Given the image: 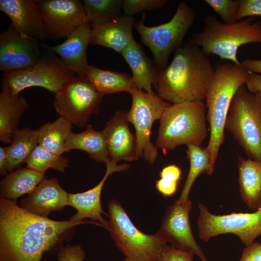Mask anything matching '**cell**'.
<instances>
[{
	"mask_svg": "<svg viewBox=\"0 0 261 261\" xmlns=\"http://www.w3.org/2000/svg\"><path fill=\"white\" fill-rule=\"evenodd\" d=\"M87 78L103 95L123 91L130 93L135 87L129 74L101 69L90 64Z\"/></svg>",
	"mask_w": 261,
	"mask_h": 261,
	"instance_id": "obj_27",
	"label": "cell"
},
{
	"mask_svg": "<svg viewBox=\"0 0 261 261\" xmlns=\"http://www.w3.org/2000/svg\"><path fill=\"white\" fill-rule=\"evenodd\" d=\"M88 222L94 223L39 216L0 197V261H41L71 239L76 226Z\"/></svg>",
	"mask_w": 261,
	"mask_h": 261,
	"instance_id": "obj_1",
	"label": "cell"
},
{
	"mask_svg": "<svg viewBox=\"0 0 261 261\" xmlns=\"http://www.w3.org/2000/svg\"><path fill=\"white\" fill-rule=\"evenodd\" d=\"M74 74L59 57L51 52H44L40 59L31 67L3 72L1 87L2 91L14 96L19 95L23 90L33 87H43L56 93Z\"/></svg>",
	"mask_w": 261,
	"mask_h": 261,
	"instance_id": "obj_9",
	"label": "cell"
},
{
	"mask_svg": "<svg viewBox=\"0 0 261 261\" xmlns=\"http://www.w3.org/2000/svg\"><path fill=\"white\" fill-rule=\"evenodd\" d=\"M37 2L46 38L67 39L78 27L89 23L81 0H39Z\"/></svg>",
	"mask_w": 261,
	"mask_h": 261,
	"instance_id": "obj_13",
	"label": "cell"
},
{
	"mask_svg": "<svg viewBox=\"0 0 261 261\" xmlns=\"http://www.w3.org/2000/svg\"><path fill=\"white\" fill-rule=\"evenodd\" d=\"M74 149L86 152L96 162L109 160L103 130H95L90 124L82 132L70 133L65 144V152Z\"/></svg>",
	"mask_w": 261,
	"mask_h": 261,
	"instance_id": "obj_26",
	"label": "cell"
},
{
	"mask_svg": "<svg viewBox=\"0 0 261 261\" xmlns=\"http://www.w3.org/2000/svg\"><path fill=\"white\" fill-rule=\"evenodd\" d=\"M253 20L249 17L225 24L207 15L203 18V29L193 34L189 43L201 47L207 55H216L221 59L241 65L237 57L239 47L249 43H261V23L253 22Z\"/></svg>",
	"mask_w": 261,
	"mask_h": 261,
	"instance_id": "obj_4",
	"label": "cell"
},
{
	"mask_svg": "<svg viewBox=\"0 0 261 261\" xmlns=\"http://www.w3.org/2000/svg\"><path fill=\"white\" fill-rule=\"evenodd\" d=\"M8 146L0 147V174L4 175L7 174V156Z\"/></svg>",
	"mask_w": 261,
	"mask_h": 261,
	"instance_id": "obj_42",
	"label": "cell"
},
{
	"mask_svg": "<svg viewBox=\"0 0 261 261\" xmlns=\"http://www.w3.org/2000/svg\"><path fill=\"white\" fill-rule=\"evenodd\" d=\"M29 104L23 97L2 91L0 94V140L11 143L14 132Z\"/></svg>",
	"mask_w": 261,
	"mask_h": 261,
	"instance_id": "obj_25",
	"label": "cell"
},
{
	"mask_svg": "<svg viewBox=\"0 0 261 261\" xmlns=\"http://www.w3.org/2000/svg\"><path fill=\"white\" fill-rule=\"evenodd\" d=\"M143 13L141 20L134 23L142 43L147 46L154 57V62L159 71L168 65L171 54L182 45L183 40L195 20V13L186 2L179 3L176 12L168 22L156 26L148 27Z\"/></svg>",
	"mask_w": 261,
	"mask_h": 261,
	"instance_id": "obj_8",
	"label": "cell"
},
{
	"mask_svg": "<svg viewBox=\"0 0 261 261\" xmlns=\"http://www.w3.org/2000/svg\"><path fill=\"white\" fill-rule=\"evenodd\" d=\"M187 154L190 165L186 182L178 199L181 202L189 200L191 188L200 174L205 173L211 175L213 173L210 166V154L206 147L187 145Z\"/></svg>",
	"mask_w": 261,
	"mask_h": 261,
	"instance_id": "obj_30",
	"label": "cell"
},
{
	"mask_svg": "<svg viewBox=\"0 0 261 261\" xmlns=\"http://www.w3.org/2000/svg\"><path fill=\"white\" fill-rule=\"evenodd\" d=\"M214 72L210 59L200 47L190 43L182 45L171 63L160 71L157 95L172 104L203 102Z\"/></svg>",
	"mask_w": 261,
	"mask_h": 261,
	"instance_id": "obj_2",
	"label": "cell"
},
{
	"mask_svg": "<svg viewBox=\"0 0 261 261\" xmlns=\"http://www.w3.org/2000/svg\"><path fill=\"white\" fill-rule=\"evenodd\" d=\"M38 145V130L29 128L17 130L13 135L10 145L8 146V172L20 167Z\"/></svg>",
	"mask_w": 261,
	"mask_h": 261,
	"instance_id": "obj_29",
	"label": "cell"
},
{
	"mask_svg": "<svg viewBox=\"0 0 261 261\" xmlns=\"http://www.w3.org/2000/svg\"><path fill=\"white\" fill-rule=\"evenodd\" d=\"M225 129L230 132L248 158L261 160V92H249L241 86L232 98Z\"/></svg>",
	"mask_w": 261,
	"mask_h": 261,
	"instance_id": "obj_7",
	"label": "cell"
},
{
	"mask_svg": "<svg viewBox=\"0 0 261 261\" xmlns=\"http://www.w3.org/2000/svg\"><path fill=\"white\" fill-rule=\"evenodd\" d=\"M68 194L56 178L44 179L20 206L34 215L47 217L52 211H61L68 205Z\"/></svg>",
	"mask_w": 261,
	"mask_h": 261,
	"instance_id": "obj_20",
	"label": "cell"
},
{
	"mask_svg": "<svg viewBox=\"0 0 261 261\" xmlns=\"http://www.w3.org/2000/svg\"><path fill=\"white\" fill-rule=\"evenodd\" d=\"M134 18L123 15L111 22L101 25H91L90 44L99 45L122 54L130 42Z\"/></svg>",
	"mask_w": 261,
	"mask_h": 261,
	"instance_id": "obj_21",
	"label": "cell"
},
{
	"mask_svg": "<svg viewBox=\"0 0 261 261\" xmlns=\"http://www.w3.org/2000/svg\"><path fill=\"white\" fill-rule=\"evenodd\" d=\"M255 15L261 16V0H240L235 15L236 21Z\"/></svg>",
	"mask_w": 261,
	"mask_h": 261,
	"instance_id": "obj_36",
	"label": "cell"
},
{
	"mask_svg": "<svg viewBox=\"0 0 261 261\" xmlns=\"http://www.w3.org/2000/svg\"><path fill=\"white\" fill-rule=\"evenodd\" d=\"M190 200L186 202L176 200L167 207L157 232L168 243L175 248L196 255L202 261H209L194 237L190 227Z\"/></svg>",
	"mask_w": 261,
	"mask_h": 261,
	"instance_id": "obj_14",
	"label": "cell"
},
{
	"mask_svg": "<svg viewBox=\"0 0 261 261\" xmlns=\"http://www.w3.org/2000/svg\"><path fill=\"white\" fill-rule=\"evenodd\" d=\"M45 178L44 173L27 167L18 168L0 181V197L16 202L23 195L31 193Z\"/></svg>",
	"mask_w": 261,
	"mask_h": 261,
	"instance_id": "obj_24",
	"label": "cell"
},
{
	"mask_svg": "<svg viewBox=\"0 0 261 261\" xmlns=\"http://www.w3.org/2000/svg\"><path fill=\"white\" fill-rule=\"evenodd\" d=\"M194 255L167 245L162 251L161 261H194Z\"/></svg>",
	"mask_w": 261,
	"mask_h": 261,
	"instance_id": "obj_38",
	"label": "cell"
},
{
	"mask_svg": "<svg viewBox=\"0 0 261 261\" xmlns=\"http://www.w3.org/2000/svg\"><path fill=\"white\" fill-rule=\"evenodd\" d=\"M197 219L199 236L203 241L219 235L232 233L246 246L261 234V207L252 213H232L217 215L210 213L202 203L198 205Z\"/></svg>",
	"mask_w": 261,
	"mask_h": 261,
	"instance_id": "obj_10",
	"label": "cell"
},
{
	"mask_svg": "<svg viewBox=\"0 0 261 261\" xmlns=\"http://www.w3.org/2000/svg\"><path fill=\"white\" fill-rule=\"evenodd\" d=\"M239 261H261V243L254 242L246 246Z\"/></svg>",
	"mask_w": 261,
	"mask_h": 261,
	"instance_id": "obj_39",
	"label": "cell"
},
{
	"mask_svg": "<svg viewBox=\"0 0 261 261\" xmlns=\"http://www.w3.org/2000/svg\"><path fill=\"white\" fill-rule=\"evenodd\" d=\"M0 10L24 36L38 42L46 38L37 0H0Z\"/></svg>",
	"mask_w": 261,
	"mask_h": 261,
	"instance_id": "obj_18",
	"label": "cell"
},
{
	"mask_svg": "<svg viewBox=\"0 0 261 261\" xmlns=\"http://www.w3.org/2000/svg\"><path fill=\"white\" fill-rule=\"evenodd\" d=\"M181 169L175 164L164 167L160 171V178L156 182V188L164 197L172 196L176 191L181 178Z\"/></svg>",
	"mask_w": 261,
	"mask_h": 261,
	"instance_id": "obj_33",
	"label": "cell"
},
{
	"mask_svg": "<svg viewBox=\"0 0 261 261\" xmlns=\"http://www.w3.org/2000/svg\"><path fill=\"white\" fill-rule=\"evenodd\" d=\"M241 64L248 72L261 74V59L246 58L243 60Z\"/></svg>",
	"mask_w": 261,
	"mask_h": 261,
	"instance_id": "obj_41",
	"label": "cell"
},
{
	"mask_svg": "<svg viewBox=\"0 0 261 261\" xmlns=\"http://www.w3.org/2000/svg\"><path fill=\"white\" fill-rule=\"evenodd\" d=\"M245 86L248 90L251 93L261 92V76L249 72Z\"/></svg>",
	"mask_w": 261,
	"mask_h": 261,
	"instance_id": "obj_40",
	"label": "cell"
},
{
	"mask_svg": "<svg viewBox=\"0 0 261 261\" xmlns=\"http://www.w3.org/2000/svg\"><path fill=\"white\" fill-rule=\"evenodd\" d=\"M85 12L91 25L111 22L123 15V0H84Z\"/></svg>",
	"mask_w": 261,
	"mask_h": 261,
	"instance_id": "obj_31",
	"label": "cell"
},
{
	"mask_svg": "<svg viewBox=\"0 0 261 261\" xmlns=\"http://www.w3.org/2000/svg\"><path fill=\"white\" fill-rule=\"evenodd\" d=\"M131 261L129 260H128L127 259H125V260L124 261Z\"/></svg>",
	"mask_w": 261,
	"mask_h": 261,
	"instance_id": "obj_43",
	"label": "cell"
},
{
	"mask_svg": "<svg viewBox=\"0 0 261 261\" xmlns=\"http://www.w3.org/2000/svg\"><path fill=\"white\" fill-rule=\"evenodd\" d=\"M237 167L241 198L249 209L256 211L261 207V160L238 155Z\"/></svg>",
	"mask_w": 261,
	"mask_h": 261,
	"instance_id": "obj_23",
	"label": "cell"
},
{
	"mask_svg": "<svg viewBox=\"0 0 261 261\" xmlns=\"http://www.w3.org/2000/svg\"><path fill=\"white\" fill-rule=\"evenodd\" d=\"M91 24H84L74 30L62 43L45 48L57 54L64 64L81 77L87 78L88 63L87 50L90 44Z\"/></svg>",
	"mask_w": 261,
	"mask_h": 261,
	"instance_id": "obj_19",
	"label": "cell"
},
{
	"mask_svg": "<svg viewBox=\"0 0 261 261\" xmlns=\"http://www.w3.org/2000/svg\"><path fill=\"white\" fill-rule=\"evenodd\" d=\"M28 168L45 174L48 169L64 172L69 166V160L61 155L50 152L38 145L26 162Z\"/></svg>",
	"mask_w": 261,
	"mask_h": 261,
	"instance_id": "obj_32",
	"label": "cell"
},
{
	"mask_svg": "<svg viewBox=\"0 0 261 261\" xmlns=\"http://www.w3.org/2000/svg\"><path fill=\"white\" fill-rule=\"evenodd\" d=\"M249 72L241 65L218 63L207 88L206 100V120L210 137L206 146L210 156V166L214 171L219 151L225 140L224 130L231 103L237 90L247 80Z\"/></svg>",
	"mask_w": 261,
	"mask_h": 261,
	"instance_id": "obj_3",
	"label": "cell"
},
{
	"mask_svg": "<svg viewBox=\"0 0 261 261\" xmlns=\"http://www.w3.org/2000/svg\"><path fill=\"white\" fill-rule=\"evenodd\" d=\"M121 54L131 71L134 86L139 90L144 89L146 92L155 94L152 87H156L157 85L160 71L134 39Z\"/></svg>",
	"mask_w": 261,
	"mask_h": 261,
	"instance_id": "obj_22",
	"label": "cell"
},
{
	"mask_svg": "<svg viewBox=\"0 0 261 261\" xmlns=\"http://www.w3.org/2000/svg\"><path fill=\"white\" fill-rule=\"evenodd\" d=\"M206 107L203 102L173 103L160 119L157 148L164 151L185 145L201 146L207 136Z\"/></svg>",
	"mask_w": 261,
	"mask_h": 261,
	"instance_id": "obj_5",
	"label": "cell"
},
{
	"mask_svg": "<svg viewBox=\"0 0 261 261\" xmlns=\"http://www.w3.org/2000/svg\"><path fill=\"white\" fill-rule=\"evenodd\" d=\"M43 53L39 42L22 35L11 23L0 34V70L3 72L29 68Z\"/></svg>",
	"mask_w": 261,
	"mask_h": 261,
	"instance_id": "obj_15",
	"label": "cell"
},
{
	"mask_svg": "<svg viewBox=\"0 0 261 261\" xmlns=\"http://www.w3.org/2000/svg\"><path fill=\"white\" fill-rule=\"evenodd\" d=\"M106 171L100 182L93 188L83 192L69 193L68 205L77 210L75 215L71 217L70 220L73 221H83L85 218H91L97 221L100 226L106 228L107 221L102 217H108L102 209L101 203V193L103 187L108 177L115 172H119L128 169L130 165L127 163L118 165L117 163L107 160L106 162Z\"/></svg>",
	"mask_w": 261,
	"mask_h": 261,
	"instance_id": "obj_16",
	"label": "cell"
},
{
	"mask_svg": "<svg viewBox=\"0 0 261 261\" xmlns=\"http://www.w3.org/2000/svg\"><path fill=\"white\" fill-rule=\"evenodd\" d=\"M86 252L79 245L62 246L58 251V261H83Z\"/></svg>",
	"mask_w": 261,
	"mask_h": 261,
	"instance_id": "obj_37",
	"label": "cell"
},
{
	"mask_svg": "<svg viewBox=\"0 0 261 261\" xmlns=\"http://www.w3.org/2000/svg\"><path fill=\"white\" fill-rule=\"evenodd\" d=\"M130 94L132 104L128 117L135 130L138 156L153 164L158 152L150 140L151 128L154 121L160 118L165 108L171 104L158 95L144 92L135 86Z\"/></svg>",
	"mask_w": 261,
	"mask_h": 261,
	"instance_id": "obj_12",
	"label": "cell"
},
{
	"mask_svg": "<svg viewBox=\"0 0 261 261\" xmlns=\"http://www.w3.org/2000/svg\"><path fill=\"white\" fill-rule=\"evenodd\" d=\"M72 127L70 121L61 116L45 123L38 129V145L50 152L61 155L65 152V144Z\"/></svg>",
	"mask_w": 261,
	"mask_h": 261,
	"instance_id": "obj_28",
	"label": "cell"
},
{
	"mask_svg": "<svg viewBox=\"0 0 261 261\" xmlns=\"http://www.w3.org/2000/svg\"><path fill=\"white\" fill-rule=\"evenodd\" d=\"M128 112H116L102 130L105 136L109 160L116 163L121 160H138L137 140L129 127Z\"/></svg>",
	"mask_w": 261,
	"mask_h": 261,
	"instance_id": "obj_17",
	"label": "cell"
},
{
	"mask_svg": "<svg viewBox=\"0 0 261 261\" xmlns=\"http://www.w3.org/2000/svg\"><path fill=\"white\" fill-rule=\"evenodd\" d=\"M103 96L87 78L77 76L55 93L53 106L59 116L83 128L98 112Z\"/></svg>",
	"mask_w": 261,
	"mask_h": 261,
	"instance_id": "obj_11",
	"label": "cell"
},
{
	"mask_svg": "<svg viewBox=\"0 0 261 261\" xmlns=\"http://www.w3.org/2000/svg\"><path fill=\"white\" fill-rule=\"evenodd\" d=\"M167 0H123L124 15L132 16L144 11L151 10L163 7Z\"/></svg>",
	"mask_w": 261,
	"mask_h": 261,
	"instance_id": "obj_35",
	"label": "cell"
},
{
	"mask_svg": "<svg viewBox=\"0 0 261 261\" xmlns=\"http://www.w3.org/2000/svg\"><path fill=\"white\" fill-rule=\"evenodd\" d=\"M204 1L220 16L223 23L232 24L237 21L235 15L240 0H205Z\"/></svg>",
	"mask_w": 261,
	"mask_h": 261,
	"instance_id": "obj_34",
	"label": "cell"
},
{
	"mask_svg": "<svg viewBox=\"0 0 261 261\" xmlns=\"http://www.w3.org/2000/svg\"><path fill=\"white\" fill-rule=\"evenodd\" d=\"M108 218L106 229L118 249L131 261H161L167 243L157 232L149 235L139 230L132 222L119 202L108 203Z\"/></svg>",
	"mask_w": 261,
	"mask_h": 261,
	"instance_id": "obj_6",
	"label": "cell"
}]
</instances>
